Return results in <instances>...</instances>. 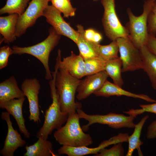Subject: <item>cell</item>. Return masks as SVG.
I'll use <instances>...</instances> for the list:
<instances>
[{"label":"cell","mask_w":156,"mask_h":156,"mask_svg":"<svg viewBox=\"0 0 156 156\" xmlns=\"http://www.w3.org/2000/svg\"><path fill=\"white\" fill-rule=\"evenodd\" d=\"M29 0H7L5 5L0 9V14H16L19 16L25 11Z\"/></svg>","instance_id":"26"},{"label":"cell","mask_w":156,"mask_h":156,"mask_svg":"<svg viewBox=\"0 0 156 156\" xmlns=\"http://www.w3.org/2000/svg\"><path fill=\"white\" fill-rule=\"evenodd\" d=\"M57 70L51 72L52 78L49 82L52 103L45 112L44 119L42 126L37 132L38 138L47 140L48 136L54 129H57L66 122L68 115L61 110L59 96L55 86Z\"/></svg>","instance_id":"2"},{"label":"cell","mask_w":156,"mask_h":156,"mask_svg":"<svg viewBox=\"0 0 156 156\" xmlns=\"http://www.w3.org/2000/svg\"><path fill=\"white\" fill-rule=\"evenodd\" d=\"M33 145H26L24 156H56L54 152L52 143L47 140L38 138Z\"/></svg>","instance_id":"22"},{"label":"cell","mask_w":156,"mask_h":156,"mask_svg":"<svg viewBox=\"0 0 156 156\" xmlns=\"http://www.w3.org/2000/svg\"><path fill=\"white\" fill-rule=\"evenodd\" d=\"M2 120L5 121L8 126V132L3 148L0 154L3 156H13L15 151L18 148L23 146L26 142L22 139L21 134L14 129L11 120L10 114L7 112H2Z\"/></svg>","instance_id":"13"},{"label":"cell","mask_w":156,"mask_h":156,"mask_svg":"<svg viewBox=\"0 0 156 156\" xmlns=\"http://www.w3.org/2000/svg\"><path fill=\"white\" fill-rule=\"evenodd\" d=\"M96 32L92 29H89L85 30L84 36L86 38L90 41L93 42L95 34Z\"/></svg>","instance_id":"35"},{"label":"cell","mask_w":156,"mask_h":156,"mask_svg":"<svg viewBox=\"0 0 156 156\" xmlns=\"http://www.w3.org/2000/svg\"><path fill=\"white\" fill-rule=\"evenodd\" d=\"M93 0L94 1H97V0Z\"/></svg>","instance_id":"39"},{"label":"cell","mask_w":156,"mask_h":156,"mask_svg":"<svg viewBox=\"0 0 156 156\" xmlns=\"http://www.w3.org/2000/svg\"><path fill=\"white\" fill-rule=\"evenodd\" d=\"M122 63L120 57L106 61L105 71L114 83L122 87L124 82L121 76Z\"/></svg>","instance_id":"24"},{"label":"cell","mask_w":156,"mask_h":156,"mask_svg":"<svg viewBox=\"0 0 156 156\" xmlns=\"http://www.w3.org/2000/svg\"><path fill=\"white\" fill-rule=\"evenodd\" d=\"M49 0H31L24 12L19 16L16 27L15 34L19 37L27 29L33 26L48 6Z\"/></svg>","instance_id":"9"},{"label":"cell","mask_w":156,"mask_h":156,"mask_svg":"<svg viewBox=\"0 0 156 156\" xmlns=\"http://www.w3.org/2000/svg\"><path fill=\"white\" fill-rule=\"evenodd\" d=\"M19 88L16 80L12 75L0 83V103L25 97Z\"/></svg>","instance_id":"19"},{"label":"cell","mask_w":156,"mask_h":156,"mask_svg":"<svg viewBox=\"0 0 156 156\" xmlns=\"http://www.w3.org/2000/svg\"><path fill=\"white\" fill-rule=\"evenodd\" d=\"M77 112L80 118L88 121V124L82 127L83 131H86L89 127L95 123L107 125L116 129L122 128H133L135 124L133 121L135 118L129 115L126 116L123 114L110 113L106 115H89L86 114L81 109H77Z\"/></svg>","instance_id":"6"},{"label":"cell","mask_w":156,"mask_h":156,"mask_svg":"<svg viewBox=\"0 0 156 156\" xmlns=\"http://www.w3.org/2000/svg\"><path fill=\"white\" fill-rule=\"evenodd\" d=\"M93 94L96 96L109 97L114 96H125L144 100L150 102H156V101L150 98L146 95L137 94L125 90L114 83H112L107 80L101 88L95 92Z\"/></svg>","instance_id":"17"},{"label":"cell","mask_w":156,"mask_h":156,"mask_svg":"<svg viewBox=\"0 0 156 156\" xmlns=\"http://www.w3.org/2000/svg\"><path fill=\"white\" fill-rule=\"evenodd\" d=\"M40 88L39 81L36 78L26 79L21 85V90L29 102V120L38 124L40 122L38 100Z\"/></svg>","instance_id":"11"},{"label":"cell","mask_w":156,"mask_h":156,"mask_svg":"<svg viewBox=\"0 0 156 156\" xmlns=\"http://www.w3.org/2000/svg\"><path fill=\"white\" fill-rule=\"evenodd\" d=\"M85 62V76L94 74L105 70L106 61L99 58L84 59Z\"/></svg>","instance_id":"27"},{"label":"cell","mask_w":156,"mask_h":156,"mask_svg":"<svg viewBox=\"0 0 156 156\" xmlns=\"http://www.w3.org/2000/svg\"><path fill=\"white\" fill-rule=\"evenodd\" d=\"M155 1L153 0L145 1L143 5V12L138 16H135L130 8H128L127 10L129 21L125 27L129 33V37L139 49L142 46L145 45L148 39V18Z\"/></svg>","instance_id":"5"},{"label":"cell","mask_w":156,"mask_h":156,"mask_svg":"<svg viewBox=\"0 0 156 156\" xmlns=\"http://www.w3.org/2000/svg\"><path fill=\"white\" fill-rule=\"evenodd\" d=\"M25 99V97L15 99L0 103V108L5 109L16 120L19 131L25 137L29 138L30 133L25 126V120L23 113V106Z\"/></svg>","instance_id":"14"},{"label":"cell","mask_w":156,"mask_h":156,"mask_svg":"<svg viewBox=\"0 0 156 156\" xmlns=\"http://www.w3.org/2000/svg\"><path fill=\"white\" fill-rule=\"evenodd\" d=\"M12 48L8 45L0 48V69L6 67L8 65L9 56L13 54Z\"/></svg>","instance_id":"32"},{"label":"cell","mask_w":156,"mask_h":156,"mask_svg":"<svg viewBox=\"0 0 156 156\" xmlns=\"http://www.w3.org/2000/svg\"><path fill=\"white\" fill-rule=\"evenodd\" d=\"M79 36L76 43L78 48L79 54L84 59L90 58H100L97 54L96 49L97 43L87 40L84 36L85 30L81 25L76 26Z\"/></svg>","instance_id":"21"},{"label":"cell","mask_w":156,"mask_h":156,"mask_svg":"<svg viewBox=\"0 0 156 156\" xmlns=\"http://www.w3.org/2000/svg\"><path fill=\"white\" fill-rule=\"evenodd\" d=\"M96 48L99 56L106 61L119 57L118 53L119 49L116 40L112 41L107 45H101L97 43Z\"/></svg>","instance_id":"25"},{"label":"cell","mask_w":156,"mask_h":156,"mask_svg":"<svg viewBox=\"0 0 156 156\" xmlns=\"http://www.w3.org/2000/svg\"><path fill=\"white\" fill-rule=\"evenodd\" d=\"M116 40L122 63V72L143 69V62L140 49L133 44L129 36L119 37Z\"/></svg>","instance_id":"8"},{"label":"cell","mask_w":156,"mask_h":156,"mask_svg":"<svg viewBox=\"0 0 156 156\" xmlns=\"http://www.w3.org/2000/svg\"><path fill=\"white\" fill-rule=\"evenodd\" d=\"M109 77L105 70L88 75L80 80L77 87L76 96L77 99L81 100L88 97L103 86Z\"/></svg>","instance_id":"12"},{"label":"cell","mask_w":156,"mask_h":156,"mask_svg":"<svg viewBox=\"0 0 156 156\" xmlns=\"http://www.w3.org/2000/svg\"><path fill=\"white\" fill-rule=\"evenodd\" d=\"M153 0V1H154L156 2V0Z\"/></svg>","instance_id":"38"},{"label":"cell","mask_w":156,"mask_h":156,"mask_svg":"<svg viewBox=\"0 0 156 156\" xmlns=\"http://www.w3.org/2000/svg\"><path fill=\"white\" fill-rule=\"evenodd\" d=\"M146 137L148 139L156 138V121L153 122L148 128Z\"/></svg>","instance_id":"34"},{"label":"cell","mask_w":156,"mask_h":156,"mask_svg":"<svg viewBox=\"0 0 156 156\" xmlns=\"http://www.w3.org/2000/svg\"><path fill=\"white\" fill-rule=\"evenodd\" d=\"M148 117V115L145 116L139 122L135 124L133 133L128 138V148L126 156H132L133 151L136 149L138 151L139 156L143 155L140 146L142 145L143 143L140 139V137L143 126Z\"/></svg>","instance_id":"23"},{"label":"cell","mask_w":156,"mask_h":156,"mask_svg":"<svg viewBox=\"0 0 156 156\" xmlns=\"http://www.w3.org/2000/svg\"><path fill=\"white\" fill-rule=\"evenodd\" d=\"M104 8L102 21L106 36L112 41L129 36L125 27L121 23L116 14L115 0H101Z\"/></svg>","instance_id":"7"},{"label":"cell","mask_w":156,"mask_h":156,"mask_svg":"<svg viewBox=\"0 0 156 156\" xmlns=\"http://www.w3.org/2000/svg\"><path fill=\"white\" fill-rule=\"evenodd\" d=\"M102 38V36L101 34L96 31L94 36L93 42L97 43H99Z\"/></svg>","instance_id":"36"},{"label":"cell","mask_w":156,"mask_h":156,"mask_svg":"<svg viewBox=\"0 0 156 156\" xmlns=\"http://www.w3.org/2000/svg\"><path fill=\"white\" fill-rule=\"evenodd\" d=\"M65 70L59 68L56 76L55 86L59 96L61 109L68 116L81 109V104L75 101V94L80 81Z\"/></svg>","instance_id":"1"},{"label":"cell","mask_w":156,"mask_h":156,"mask_svg":"<svg viewBox=\"0 0 156 156\" xmlns=\"http://www.w3.org/2000/svg\"><path fill=\"white\" fill-rule=\"evenodd\" d=\"M77 113L68 116L65 124L54 133L55 140L59 144L72 147L88 146L93 143L92 138L85 133L80 126Z\"/></svg>","instance_id":"3"},{"label":"cell","mask_w":156,"mask_h":156,"mask_svg":"<svg viewBox=\"0 0 156 156\" xmlns=\"http://www.w3.org/2000/svg\"><path fill=\"white\" fill-rule=\"evenodd\" d=\"M50 1H52L53 0H49Z\"/></svg>","instance_id":"37"},{"label":"cell","mask_w":156,"mask_h":156,"mask_svg":"<svg viewBox=\"0 0 156 156\" xmlns=\"http://www.w3.org/2000/svg\"><path fill=\"white\" fill-rule=\"evenodd\" d=\"M117 142V139L113 136L108 140L103 141L96 147L91 148L86 146L75 147L62 145L58 149L57 152L59 154H66L68 156H83L91 154L95 155L102 149Z\"/></svg>","instance_id":"16"},{"label":"cell","mask_w":156,"mask_h":156,"mask_svg":"<svg viewBox=\"0 0 156 156\" xmlns=\"http://www.w3.org/2000/svg\"><path fill=\"white\" fill-rule=\"evenodd\" d=\"M140 109H129L127 111H123L126 114L131 115L135 118L139 115L143 114L145 112H150L156 114V102L150 104L140 105ZM156 121V120H155Z\"/></svg>","instance_id":"30"},{"label":"cell","mask_w":156,"mask_h":156,"mask_svg":"<svg viewBox=\"0 0 156 156\" xmlns=\"http://www.w3.org/2000/svg\"><path fill=\"white\" fill-rule=\"evenodd\" d=\"M49 35L44 40L32 46L22 47L16 46L12 47L13 53L21 55L27 54L38 59L43 64L45 70V78L51 80L52 76L49 66V58L51 52L57 45L61 35L52 27L49 29Z\"/></svg>","instance_id":"4"},{"label":"cell","mask_w":156,"mask_h":156,"mask_svg":"<svg viewBox=\"0 0 156 156\" xmlns=\"http://www.w3.org/2000/svg\"><path fill=\"white\" fill-rule=\"evenodd\" d=\"M147 30L148 34L156 35V2L155 1L149 13L147 20Z\"/></svg>","instance_id":"31"},{"label":"cell","mask_w":156,"mask_h":156,"mask_svg":"<svg viewBox=\"0 0 156 156\" xmlns=\"http://www.w3.org/2000/svg\"><path fill=\"white\" fill-rule=\"evenodd\" d=\"M145 45L151 52L156 56V37L155 36L148 34Z\"/></svg>","instance_id":"33"},{"label":"cell","mask_w":156,"mask_h":156,"mask_svg":"<svg viewBox=\"0 0 156 156\" xmlns=\"http://www.w3.org/2000/svg\"><path fill=\"white\" fill-rule=\"evenodd\" d=\"M124 150L122 142L114 144L110 148L101 149L95 156H122L124 155Z\"/></svg>","instance_id":"29"},{"label":"cell","mask_w":156,"mask_h":156,"mask_svg":"<svg viewBox=\"0 0 156 156\" xmlns=\"http://www.w3.org/2000/svg\"><path fill=\"white\" fill-rule=\"evenodd\" d=\"M143 64V69L148 76L153 88L156 89V56L146 45L140 49Z\"/></svg>","instance_id":"20"},{"label":"cell","mask_w":156,"mask_h":156,"mask_svg":"<svg viewBox=\"0 0 156 156\" xmlns=\"http://www.w3.org/2000/svg\"><path fill=\"white\" fill-rule=\"evenodd\" d=\"M52 5L63 15V17L68 18L75 16L76 8L73 7L70 0H53Z\"/></svg>","instance_id":"28"},{"label":"cell","mask_w":156,"mask_h":156,"mask_svg":"<svg viewBox=\"0 0 156 156\" xmlns=\"http://www.w3.org/2000/svg\"><path fill=\"white\" fill-rule=\"evenodd\" d=\"M18 16L13 14L0 17V33L3 36L0 44L3 42L10 44L16 40V27Z\"/></svg>","instance_id":"18"},{"label":"cell","mask_w":156,"mask_h":156,"mask_svg":"<svg viewBox=\"0 0 156 156\" xmlns=\"http://www.w3.org/2000/svg\"><path fill=\"white\" fill-rule=\"evenodd\" d=\"M59 68H63L72 76L80 79L85 76L84 59L79 54L76 55L71 51L70 55L60 60Z\"/></svg>","instance_id":"15"},{"label":"cell","mask_w":156,"mask_h":156,"mask_svg":"<svg viewBox=\"0 0 156 156\" xmlns=\"http://www.w3.org/2000/svg\"><path fill=\"white\" fill-rule=\"evenodd\" d=\"M42 16L59 34L65 36L76 43L79 36L75 30L63 19L61 13L52 5H48L44 10Z\"/></svg>","instance_id":"10"}]
</instances>
